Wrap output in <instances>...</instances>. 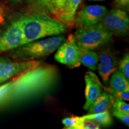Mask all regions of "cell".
<instances>
[{"mask_svg": "<svg viewBox=\"0 0 129 129\" xmlns=\"http://www.w3.org/2000/svg\"><path fill=\"white\" fill-rule=\"evenodd\" d=\"M19 19L23 31V44L47 37L63 34L68 30L67 25L46 14H30Z\"/></svg>", "mask_w": 129, "mask_h": 129, "instance_id": "6da1fadb", "label": "cell"}, {"mask_svg": "<svg viewBox=\"0 0 129 129\" xmlns=\"http://www.w3.org/2000/svg\"><path fill=\"white\" fill-rule=\"evenodd\" d=\"M67 39L63 34L25 43L10 51L9 56L18 61L35 60L54 52Z\"/></svg>", "mask_w": 129, "mask_h": 129, "instance_id": "7a4b0ae2", "label": "cell"}, {"mask_svg": "<svg viewBox=\"0 0 129 129\" xmlns=\"http://www.w3.org/2000/svg\"><path fill=\"white\" fill-rule=\"evenodd\" d=\"M112 34L101 23L77 28L74 34L80 48L94 50L111 41Z\"/></svg>", "mask_w": 129, "mask_h": 129, "instance_id": "3957f363", "label": "cell"}, {"mask_svg": "<svg viewBox=\"0 0 129 129\" xmlns=\"http://www.w3.org/2000/svg\"><path fill=\"white\" fill-rule=\"evenodd\" d=\"M41 60L18 61L0 56V84L41 64Z\"/></svg>", "mask_w": 129, "mask_h": 129, "instance_id": "277c9868", "label": "cell"}, {"mask_svg": "<svg viewBox=\"0 0 129 129\" xmlns=\"http://www.w3.org/2000/svg\"><path fill=\"white\" fill-rule=\"evenodd\" d=\"M100 23L112 35L125 37L128 34L129 17L127 11L118 9L108 10Z\"/></svg>", "mask_w": 129, "mask_h": 129, "instance_id": "5b68a950", "label": "cell"}, {"mask_svg": "<svg viewBox=\"0 0 129 129\" xmlns=\"http://www.w3.org/2000/svg\"><path fill=\"white\" fill-rule=\"evenodd\" d=\"M56 50L54 59L59 63L70 68L79 67L81 64L80 48L75 42L74 35H69Z\"/></svg>", "mask_w": 129, "mask_h": 129, "instance_id": "8992f818", "label": "cell"}, {"mask_svg": "<svg viewBox=\"0 0 129 129\" xmlns=\"http://www.w3.org/2000/svg\"><path fill=\"white\" fill-rule=\"evenodd\" d=\"M23 44V31L20 20L18 19L0 33V53L12 50Z\"/></svg>", "mask_w": 129, "mask_h": 129, "instance_id": "52a82bcc", "label": "cell"}, {"mask_svg": "<svg viewBox=\"0 0 129 129\" xmlns=\"http://www.w3.org/2000/svg\"><path fill=\"white\" fill-rule=\"evenodd\" d=\"M107 12L106 7L101 5L84 6L76 14L74 26L80 28L99 23Z\"/></svg>", "mask_w": 129, "mask_h": 129, "instance_id": "ba28073f", "label": "cell"}, {"mask_svg": "<svg viewBox=\"0 0 129 129\" xmlns=\"http://www.w3.org/2000/svg\"><path fill=\"white\" fill-rule=\"evenodd\" d=\"M97 69L105 84H108L111 75L118 69V61L116 56L109 49L103 50L98 54Z\"/></svg>", "mask_w": 129, "mask_h": 129, "instance_id": "9c48e42d", "label": "cell"}, {"mask_svg": "<svg viewBox=\"0 0 129 129\" xmlns=\"http://www.w3.org/2000/svg\"><path fill=\"white\" fill-rule=\"evenodd\" d=\"M84 79L85 82V96L86 98V102L83 106V108L87 111L101 94L103 90L93 79L91 75L88 73V72L85 74Z\"/></svg>", "mask_w": 129, "mask_h": 129, "instance_id": "30bf717a", "label": "cell"}, {"mask_svg": "<svg viewBox=\"0 0 129 129\" xmlns=\"http://www.w3.org/2000/svg\"><path fill=\"white\" fill-rule=\"evenodd\" d=\"M82 0H69L62 12L56 14L55 18L68 26H74L77 10Z\"/></svg>", "mask_w": 129, "mask_h": 129, "instance_id": "8fae6325", "label": "cell"}, {"mask_svg": "<svg viewBox=\"0 0 129 129\" xmlns=\"http://www.w3.org/2000/svg\"><path fill=\"white\" fill-rule=\"evenodd\" d=\"M114 96L106 91H102L94 104L88 109V114L101 113L110 110Z\"/></svg>", "mask_w": 129, "mask_h": 129, "instance_id": "7c38bea8", "label": "cell"}, {"mask_svg": "<svg viewBox=\"0 0 129 129\" xmlns=\"http://www.w3.org/2000/svg\"><path fill=\"white\" fill-rule=\"evenodd\" d=\"M109 87L119 91H129V80L119 69H117L109 77Z\"/></svg>", "mask_w": 129, "mask_h": 129, "instance_id": "4fadbf2b", "label": "cell"}, {"mask_svg": "<svg viewBox=\"0 0 129 129\" xmlns=\"http://www.w3.org/2000/svg\"><path fill=\"white\" fill-rule=\"evenodd\" d=\"M80 53L81 64L92 71H96L99 60L98 53L93 50L83 48H80Z\"/></svg>", "mask_w": 129, "mask_h": 129, "instance_id": "5bb4252c", "label": "cell"}, {"mask_svg": "<svg viewBox=\"0 0 129 129\" xmlns=\"http://www.w3.org/2000/svg\"><path fill=\"white\" fill-rule=\"evenodd\" d=\"M82 118L92 121L101 127H108L112 124V119L110 110H107L101 113L88 114L82 116Z\"/></svg>", "mask_w": 129, "mask_h": 129, "instance_id": "9a60e30c", "label": "cell"}, {"mask_svg": "<svg viewBox=\"0 0 129 129\" xmlns=\"http://www.w3.org/2000/svg\"><path fill=\"white\" fill-rule=\"evenodd\" d=\"M110 110L111 111H118L125 114H129V105L123 100L114 97Z\"/></svg>", "mask_w": 129, "mask_h": 129, "instance_id": "2e32d148", "label": "cell"}, {"mask_svg": "<svg viewBox=\"0 0 129 129\" xmlns=\"http://www.w3.org/2000/svg\"><path fill=\"white\" fill-rule=\"evenodd\" d=\"M51 0H26L27 4L32 7L38 9L47 10L52 13Z\"/></svg>", "mask_w": 129, "mask_h": 129, "instance_id": "e0dca14e", "label": "cell"}, {"mask_svg": "<svg viewBox=\"0 0 129 129\" xmlns=\"http://www.w3.org/2000/svg\"><path fill=\"white\" fill-rule=\"evenodd\" d=\"M119 70L124 74L127 80H129V54L127 53L124 57L121 59L120 62L118 63Z\"/></svg>", "mask_w": 129, "mask_h": 129, "instance_id": "ac0fdd59", "label": "cell"}, {"mask_svg": "<svg viewBox=\"0 0 129 129\" xmlns=\"http://www.w3.org/2000/svg\"><path fill=\"white\" fill-rule=\"evenodd\" d=\"M101 126L95 123L92 121L83 119L80 117V120L77 124L75 129H99Z\"/></svg>", "mask_w": 129, "mask_h": 129, "instance_id": "d6986e66", "label": "cell"}, {"mask_svg": "<svg viewBox=\"0 0 129 129\" xmlns=\"http://www.w3.org/2000/svg\"><path fill=\"white\" fill-rule=\"evenodd\" d=\"M69 1V0H51V6L53 15L62 12L66 7Z\"/></svg>", "mask_w": 129, "mask_h": 129, "instance_id": "ffe728a7", "label": "cell"}, {"mask_svg": "<svg viewBox=\"0 0 129 129\" xmlns=\"http://www.w3.org/2000/svg\"><path fill=\"white\" fill-rule=\"evenodd\" d=\"M80 120V117H71L63 119L62 123L64 128L68 129H75L77 124Z\"/></svg>", "mask_w": 129, "mask_h": 129, "instance_id": "44dd1931", "label": "cell"}, {"mask_svg": "<svg viewBox=\"0 0 129 129\" xmlns=\"http://www.w3.org/2000/svg\"><path fill=\"white\" fill-rule=\"evenodd\" d=\"M9 94L10 83L9 81L0 85V104L8 101Z\"/></svg>", "mask_w": 129, "mask_h": 129, "instance_id": "7402d4cb", "label": "cell"}, {"mask_svg": "<svg viewBox=\"0 0 129 129\" xmlns=\"http://www.w3.org/2000/svg\"><path fill=\"white\" fill-rule=\"evenodd\" d=\"M114 9H118L128 12L129 10V0H114L112 3Z\"/></svg>", "mask_w": 129, "mask_h": 129, "instance_id": "603a6c76", "label": "cell"}, {"mask_svg": "<svg viewBox=\"0 0 129 129\" xmlns=\"http://www.w3.org/2000/svg\"><path fill=\"white\" fill-rule=\"evenodd\" d=\"M111 115L118 118L122 123L128 127L129 125V114H125L118 111H111Z\"/></svg>", "mask_w": 129, "mask_h": 129, "instance_id": "cb8c5ba5", "label": "cell"}, {"mask_svg": "<svg viewBox=\"0 0 129 129\" xmlns=\"http://www.w3.org/2000/svg\"><path fill=\"white\" fill-rule=\"evenodd\" d=\"M5 23L4 10L0 6V24Z\"/></svg>", "mask_w": 129, "mask_h": 129, "instance_id": "d4e9b609", "label": "cell"}, {"mask_svg": "<svg viewBox=\"0 0 129 129\" xmlns=\"http://www.w3.org/2000/svg\"><path fill=\"white\" fill-rule=\"evenodd\" d=\"M12 1L13 3L16 4H19V3H20L22 0H12Z\"/></svg>", "mask_w": 129, "mask_h": 129, "instance_id": "484cf974", "label": "cell"}, {"mask_svg": "<svg viewBox=\"0 0 129 129\" xmlns=\"http://www.w3.org/2000/svg\"><path fill=\"white\" fill-rule=\"evenodd\" d=\"M90 1H104V0H89Z\"/></svg>", "mask_w": 129, "mask_h": 129, "instance_id": "4316f807", "label": "cell"}]
</instances>
